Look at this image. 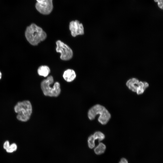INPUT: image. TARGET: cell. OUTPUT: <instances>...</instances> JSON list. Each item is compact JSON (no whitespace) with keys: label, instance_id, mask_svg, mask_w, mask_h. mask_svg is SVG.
Instances as JSON below:
<instances>
[{"label":"cell","instance_id":"obj_14","mask_svg":"<svg viewBox=\"0 0 163 163\" xmlns=\"http://www.w3.org/2000/svg\"><path fill=\"white\" fill-rule=\"evenodd\" d=\"M95 139L93 135H91L88 138V143L89 148L90 149H92L95 146L94 141Z\"/></svg>","mask_w":163,"mask_h":163},{"label":"cell","instance_id":"obj_8","mask_svg":"<svg viewBox=\"0 0 163 163\" xmlns=\"http://www.w3.org/2000/svg\"><path fill=\"white\" fill-rule=\"evenodd\" d=\"M69 29L73 37L84 34V28L82 24L78 20L72 21L69 24Z\"/></svg>","mask_w":163,"mask_h":163},{"label":"cell","instance_id":"obj_9","mask_svg":"<svg viewBox=\"0 0 163 163\" xmlns=\"http://www.w3.org/2000/svg\"><path fill=\"white\" fill-rule=\"evenodd\" d=\"M63 77L66 82H71L75 79L76 77V74L73 70L68 69L64 72Z\"/></svg>","mask_w":163,"mask_h":163},{"label":"cell","instance_id":"obj_7","mask_svg":"<svg viewBox=\"0 0 163 163\" xmlns=\"http://www.w3.org/2000/svg\"><path fill=\"white\" fill-rule=\"evenodd\" d=\"M35 8L40 13L44 15L50 14L53 10L52 0H36Z\"/></svg>","mask_w":163,"mask_h":163},{"label":"cell","instance_id":"obj_17","mask_svg":"<svg viewBox=\"0 0 163 163\" xmlns=\"http://www.w3.org/2000/svg\"><path fill=\"white\" fill-rule=\"evenodd\" d=\"M2 73L0 71V79L1 78H2Z\"/></svg>","mask_w":163,"mask_h":163},{"label":"cell","instance_id":"obj_5","mask_svg":"<svg viewBox=\"0 0 163 163\" xmlns=\"http://www.w3.org/2000/svg\"><path fill=\"white\" fill-rule=\"evenodd\" d=\"M126 85L132 91L136 92L138 95L142 94L148 87V83L145 82L139 81L137 78H133L128 80Z\"/></svg>","mask_w":163,"mask_h":163},{"label":"cell","instance_id":"obj_12","mask_svg":"<svg viewBox=\"0 0 163 163\" xmlns=\"http://www.w3.org/2000/svg\"><path fill=\"white\" fill-rule=\"evenodd\" d=\"M106 146L103 143L100 142L94 149L95 153L97 155L103 153L106 149Z\"/></svg>","mask_w":163,"mask_h":163},{"label":"cell","instance_id":"obj_11","mask_svg":"<svg viewBox=\"0 0 163 163\" xmlns=\"http://www.w3.org/2000/svg\"><path fill=\"white\" fill-rule=\"evenodd\" d=\"M3 148L6 152L8 153H12L16 151L17 148V145L15 143H12L11 145L8 141H6L3 144Z\"/></svg>","mask_w":163,"mask_h":163},{"label":"cell","instance_id":"obj_15","mask_svg":"<svg viewBox=\"0 0 163 163\" xmlns=\"http://www.w3.org/2000/svg\"><path fill=\"white\" fill-rule=\"evenodd\" d=\"M155 2H158V7L161 9H163V0H154Z\"/></svg>","mask_w":163,"mask_h":163},{"label":"cell","instance_id":"obj_1","mask_svg":"<svg viewBox=\"0 0 163 163\" xmlns=\"http://www.w3.org/2000/svg\"><path fill=\"white\" fill-rule=\"evenodd\" d=\"M25 35L28 42L34 46L37 45L47 37V34L43 29L34 23L27 27Z\"/></svg>","mask_w":163,"mask_h":163},{"label":"cell","instance_id":"obj_16","mask_svg":"<svg viewBox=\"0 0 163 163\" xmlns=\"http://www.w3.org/2000/svg\"><path fill=\"white\" fill-rule=\"evenodd\" d=\"M119 163H128V162L126 158H123L121 159Z\"/></svg>","mask_w":163,"mask_h":163},{"label":"cell","instance_id":"obj_3","mask_svg":"<svg viewBox=\"0 0 163 163\" xmlns=\"http://www.w3.org/2000/svg\"><path fill=\"white\" fill-rule=\"evenodd\" d=\"M54 82L53 77L50 75L47 78L42 81L41 83V87L44 94L47 96L57 97L61 92L60 85L59 82L55 83L53 87L50 85Z\"/></svg>","mask_w":163,"mask_h":163},{"label":"cell","instance_id":"obj_13","mask_svg":"<svg viewBox=\"0 0 163 163\" xmlns=\"http://www.w3.org/2000/svg\"><path fill=\"white\" fill-rule=\"evenodd\" d=\"M93 135L95 140L98 139L99 141L102 140L105 138L104 134L100 131L95 132Z\"/></svg>","mask_w":163,"mask_h":163},{"label":"cell","instance_id":"obj_4","mask_svg":"<svg viewBox=\"0 0 163 163\" xmlns=\"http://www.w3.org/2000/svg\"><path fill=\"white\" fill-rule=\"evenodd\" d=\"M14 110L17 113V118L19 120L26 122L30 118L32 109L31 103L28 101L19 102L14 107Z\"/></svg>","mask_w":163,"mask_h":163},{"label":"cell","instance_id":"obj_10","mask_svg":"<svg viewBox=\"0 0 163 163\" xmlns=\"http://www.w3.org/2000/svg\"><path fill=\"white\" fill-rule=\"evenodd\" d=\"M50 68L47 66H41L38 68L37 73L40 76L46 77L50 73Z\"/></svg>","mask_w":163,"mask_h":163},{"label":"cell","instance_id":"obj_2","mask_svg":"<svg viewBox=\"0 0 163 163\" xmlns=\"http://www.w3.org/2000/svg\"><path fill=\"white\" fill-rule=\"evenodd\" d=\"M98 114H99L98 120L102 125L106 124L111 118L108 111L105 107L99 104L92 107L89 110L88 114V118L91 120L94 119Z\"/></svg>","mask_w":163,"mask_h":163},{"label":"cell","instance_id":"obj_6","mask_svg":"<svg viewBox=\"0 0 163 163\" xmlns=\"http://www.w3.org/2000/svg\"><path fill=\"white\" fill-rule=\"evenodd\" d=\"M56 51L60 53L61 59L67 61L72 58L73 55V51L68 45L59 40L56 41Z\"/></svg>","mask_w":163,"mask_h":163}]
</instances>
